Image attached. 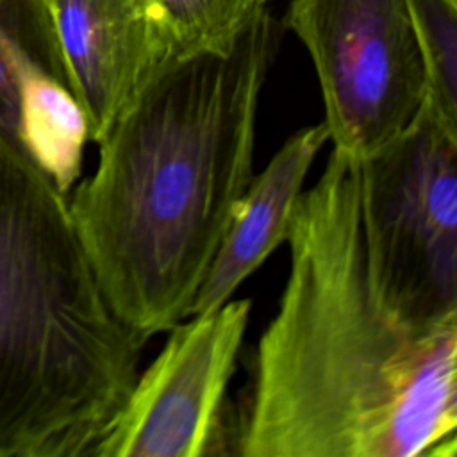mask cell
I'll use <instances>...</instances> for the list:
<instances>
[{"label":"cell","mask_w":457,"mask_h":457,"mask_svg":"<svg viewBox=\"0 0 457 457\" xmlns=\"http://www.w3.org/2000/svg\"><path fill=\"white\" fill-rule=\"evenodd\" d=\"M50 82L70 89L48 2L0 0V137L20 154L27 109Z\"/></svg>","instance_id":"obj_9"},{"label":"cell","mask_w":457,"mask_h":457,"mask_svg":"<svg viewBox=\"0 0 457 457\" xmlns=\"http://www.w3.org/2000/svg\"><path fill=\"white\" fill-rule=\"evenodd\" d=\"M145 345L109 305L68 196L0 137V457H95Z\"/></svg>","instance_id":"obj_3"},{"label":"cell","mask_w":457,"mask_h":457,"mask_svg":"<svg viewBox=\"0 0 457 457\" xmlns=\"http://www.w3.org/2000/svg\"><path fill=\"white\" fill-rule=\"evenodd\" d=\"M357 162L386 296L416 321L457 316V127L421 102L400 134Z\"/></svg>","instance_id":"obj_4"},{"label":"cell","mask_w":457,"mask_h":457,"mask_svg":"<svg viewBox=\"0 0 457 457\" xmlns=\"http://www.w3.org/2000/svg\"><path fill=\"white\" fill-rule=\"evenodd\" d=\"M284 25L311 55L334 150L364 159L414 118L425 77L407 0H291Z\"/></svg>","instance_id":"obj_5"},{"label":"cell","mask_w":457,"mask_h":457,"mask_svg":"<svg viewBox=\"0 0 457 457\" xmlns=\"http://www.w3.org/2000/svg\"><path fill=\"white\" fill-rule=\"evenodd\" d=\"M328 141L323 121L293 132L245 189L191 314L218 309L286 241L289 220L309 170Z\"/></svg>","instance_id":"obj_8"},{"label":"cell","mask_w":457,"mask_h":457,"mask_svg":"<svg viewBox=\"0 0 457 457\" xmlns=\"http://www.w3.org/2000/svg\"><path fill=\"white\" fill-rule=\"evenodd\" d=\"M450 2H452V4H457V0H450Z\"/></svg>","instance_id":"obj_12"},{"label":"cell","mask_w":457,"mask_h":457,"mask_svg":"<svg viewBox=\"0 0 457 457\" xmlns=\"http://www.w3.org/2000/svg\"><path fill=\"white\" fill-rule=\"evenodd\" d=\"M289 275L228 428L243 457H455L457 316L386 296L357 159L334 150L289 220Z\"/></svg>","instance_id":"obj_1"},{"label":"cell","mask_w":457,"mask_h":457,"mask_svg":"<svg viewBox=\"0 0 457 457\" xmlns=\"http://www.w3.org/2000/svg\"><path fill=\"white\" fill-rule=\"evenodd\" d=\"M407 5L423 64V102L457 127V4L407 0Z\"/></svg>","instance_id":"obj_11"},{"label":"cell","mask_w":457,"mask_h":457,"mask_svg":"<svg viewBox=\"0 0 457 457\" xmlns=\"http://www.w3.org/2000/svg\"><path fill=\"white\" fill-rule=\"evenodd\" d=\"M70 89L98 143L154 70L173 55L150 0H46Z\"/></svg>","instance_id":"obj_7"},{"label":"cell","mask_w":457,"mask_h":457,"mask_svg":"<svg viewBox=\"0 0 457 457\" xmlns=\"http://www.w3.org/2000/svg\"><path fill=\"white\" fill-rule=\"evenodd\" d=\"M250 300L191 314L168 332L137 373L95 457H204L227 453V389L248 327Z\"/></svg>","instance_id":"obj_6"},{"label":"cell","mask_w":457,"mask_h":457,"mask_svg":"<svg viewBox=\"0 0 457 457\" xmlns=\"http://www.w3.org/2000/svg\"><path fill=\"white\" fill-rule=\"evenodd\" d=\"M278 39L264 9L228 50L164 59L68 195L109 305L145 343L189 316L253 177L259 102Z\"/></svg>","instance_id":"obj_2"},{"label":"cell","mask_w":457,"mask_h":457,"mask_svg":"<svg viewBox=\"0 0 457 457\" xmlns=\"http://www.w3.org/2000/svg\"><path fill=\"white\" fill-rule=\"evenodd\" d=\"M173 55L225 52L271 0H150Z\"/></svg>","instance_id":"obj_10"}]
</instances>
